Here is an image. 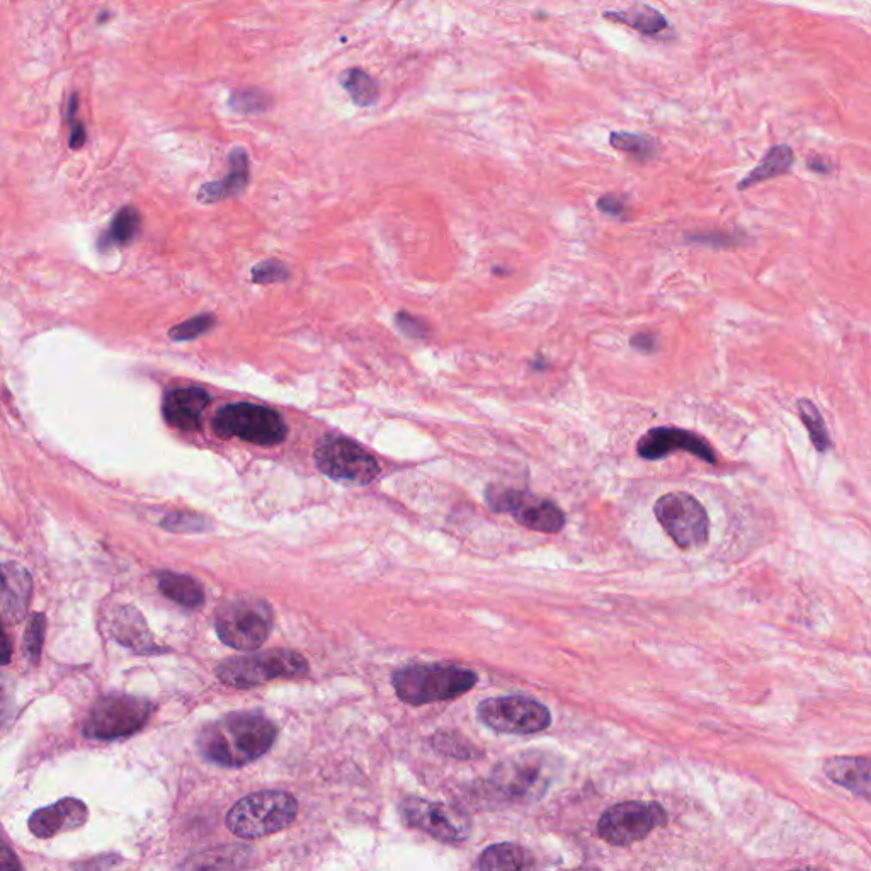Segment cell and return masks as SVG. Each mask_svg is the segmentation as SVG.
<instances>
[{
    "label": "cell",
    "instance_id": "6da1fadb",
    "mask_svg": "<svg viewBox=\"0 0 871 871\" xmlns=\"http://www.w3.org/2000/svg\"><path fill=\"white\" fill-rule=\"evenodd\" d=\"M276 734L274 723L259 713H230L205 727L198 746L211 763L239 768L262 758Z\"/></svg>",
    "mask_w": 871,
    "mask_h": 871
},
{
    "label": "cell",
    "instance_id": "7a4b0ae2",
    "mask_svg": "<svg viewBox=\"0 0 871 871\" xmlns=\"http://www.w3.org/2000/svg\"><path fill=\"white\" fill-rule=\"evenodd\" d=\"M557 778V759L543 751H526L492 769L490 785L507 802L531 803L545 797Z\"/></svg>",
    "mask_w": 871,
    "mask_h": 871
},
{
    "label": "cell",
    "instance_id": "3957f363",
    "mask_svg": "<svg viewBox=\"0 0 871 871\" xmlns=\"http://www.w3.org/2000/svg\"><path fill=\"white\" fill-rule=\"evenodd\" d=\"M475 684V672L450 664H419L404 667L393 674V688L400 700L414 706L453 700L470 691Z\"/></svg>",
    "mask_w": 871,
    "mask_h": 871
},
{
    "label": "cell",
    "instance_id": "277c9868",
    "mask_svg": "<svg viewBox=\"0 0 871 871\" xmlns=\"http://www.w3.org/2000/svg\"><path fill=\"white\" fill-rule=\"evenodd\" d=\"M298 814V803L290 793L257 792L235 803L227 815V826L242 839H259L290 826Z\"/></svg>",
    "mask_w": 871,
    "mask_h": 871
},
{
    "label": "cell",
    "instance_id": "5b68a950",
    "mask_svg": "<svg viewBox=\"0 0 871 871\" xmlns=\"http://www.w3.org/2000/svg\"><path fill=\"white\" fill-rule=\"evenodd\" d=\"M273 610L266 601L252 596L227 599L218 608L215 628L230 649L251 652L264 644L273 630Z\"/></svg>",
    "mask_w": 871,
    "mask_h": 871
},
{
    "label": "cell",
    "instance_id": "8992f818",
    "mask_svg": "<svg viewBox=\"0 0 871 871\" xmlns=\"http://www.w3.org/2000/svg\"><path fill=\"white\" fill-rule=\"evenodd\" d=\"M308 664L302 655L285 649H271L259 654L242 655L218 666V679L234 688H254L274 679H297L305 676Z\"/></svg>",
    "mask_w": 871,
    "mask_h": 871
},
{
    "label": "cell",
    "instance_id": "52a82bcc",
    "mask_svg": "<svg viewBox=\"0 0 871 871\" xmlns=\"http://www.w3.org/2000/svg\"><path fill=\"white\" fill-rule=\"evenodd\" d=\"M213 429L220 438H239L257 446L279 445L288 436L285 419L276 410L249 402L228 404L218 410Z\"/></svg>",
    "mask_w": 871,
    "mask_h": 871
},
{
    "label": "cell",
    "instance_id": "ba28073f",
    "mask_svg": "<svg viewBox=\"0 0 871 871\" xmlns=\"http://www.w3.org/2000/svg\"><path fill=\"white\" fill-rule=\"evenodd\" d=\"M154 706L145 698L106 695L96 701L84 723V734L99 741L130 737L143 729Z\"/></svg>",
    "mask_w": 871,
    "mask_h": 871
},
{
    "label": "cell",
    "instance_id": "9c48e42d",
    "mask_svg": "<svg viewBox=\"0 0 871 871\" xmlns=\"http://www.w3.org/2000/svg\"><path fill=\"white\" fill-rule=\"evenodd\" d=\"M315 465L325 477L349 485H368L378 477L380 465L358 443L344 436H324L314 450Z\"/></svg>",
    "mask_w": 871,
    "mask_h": 871
},
{
    "label": "cell",
    "instance_id": "30bf717a",
    "mask_svg": "<svg viewBox=\"0 0 871 871\" xmlns=\"http://www.w3.org/2000/svg\"><path fill=\"white\" fill-rule=\"evenodd\" d=\"M654 513L679 548L695 550L705 547L710 536V519L696 497L688 492H669L657 499Z\"/></svg>",
    "mask_w": 871,
    "mask_h": 871
},
{
    "label": "cell",
    "instance_id": "8fae6325",
    "mask_svg": "<svg viewBox=\"0 0 871 871\" xmlns=\"http://www.w3.org/2000/svg\"><path fill=\"white\" fill-rule=\"evenodd\" d=\"M480 722L499 734L530 735L543 732L552 723V713L528 696L487 698L477 708Z\"/></svg>",
    "mask_w": 871,
    "mask_h": 871
},
{
    "label": "cell",
    "instance_id": "7c38bea8",
    "mask_svg": "<svg viewBox=\"0 0 871 871\" xmlns=\"http://www.w3.org/2000/svg\"><path fill=\"white\" fill-rule=\"evenodd\" d=\"M666 822L667 812L659 803L621 802L601 815L596 832L611 846H632Z\"/></svg>",
    "mask_w": 871,
    "mask_h": 871
},
{
    "label": "cell",
    "instance_id": "4fadbf2b",
    "mask_svg": "<svg viewBox=\"0 0 871 871\" xmlns=\"http://www.w3.org/2000/svg\"><path fill=\"white\" fill-rule=\"evenodd\" d=\"M485 499L496 513L511 514L528 530L538 533H558L564 530V511L545 497L535 496L526 490L492 485L485 492Z\"/></svg>",
    "mask_w": 871,
    "mask_h": 871
},
{
    "label": "cell",
    "instance_id": "5bb4252c",
    "mask_svg": "<svg viewBox=\"0 0 871 871\" xmlns=\"http://www.w3.org/2000/svg\"><path fill=\"white\" fill-rule=\"evenodd\" d=\"M400 812L407 826L426 832L441 843H462L472 832L467 812L448 803L409 797L400 805Z\"/></svg>",
    "mask_w": 871,
    "mask_h": 871
},
{
    "label": "cell",
    "instance_id": "9a60e30c",
    "mask_svg": "<svg viewBox=\"0 0 871 871\" xmlns=\"http://www.w3.org/2000/svg\"><path fill=\"white\" fill-rule=\"evenodd\" d=\"M676 451H686L701 462L717 465V453L710 443L688 429L674 426L654 427L638 439L637 455L644 460H662Z\"/></svg>",
    "mask_w": 871,
    "mask_h": 871
},
{
    "label": "cell",
    "instance_id": "2e32d148",
    "mask_svg": "<svg viewBox=\"0 0 871 871\" xmlns=\"http://www.w3.org/2000/svg\"><path fill=\"white\" fill-rule=\"evenodd\" d=\"M33 581L28 570L16 562L0 564V621L16 625L28 613Z\"/></svg>",
    "mask_w": 871,
    "mask_h": 871
},
{
    "label": "cell",
    "instance_id": "e0dca14e",
    "mask_svg": "<svg viewBox=\"0 0 871 871\" xmlns=\"http://www.w3.org/2000/svg\"><path fill=\"white\" fill-rule=\"evenodd\" d=\"M89 817L86 803L77 798H63L50 807L36 810L29 819V831L40 839H50L60 832L74 831L84 826Z\"/></svg>",
    "mask_w": 871,
    "mask_h": 871
},
{
    "label": "cell",
    "instance_id": "ac0fdd59",
    "mask_svg": "<svg viewBox=\"0 0 871 871\" xmlns=\"http://www.w3.org/2000/svg\"><path fill=\"white\" fill-rule=\"evenodd\" d=\"M208 405L210 395L203 388H176L167 393L162 412L169 426L189 433L200 429Z\"/></svg>",
    "mask_w": 871,
    "mask_h": 871
},
{
    "label": "cell",
    "instance_id": "d6986e66",
    "mask_svg": "<svg viewBox=\"0 0 871 871\" xmlns=\"http://www.w3.org/2000/svg\"><path fill=\"white\" fill-rule=\"evenodd\" d=\"M251 181V164L244 149H234L228 155V174L213 183H206L198 191V201L215 205L218 201L239 196Z\"/></svg>",
    "mask_w": 871,
    "mask_h": 871
},
{
    "label": "cell",
    "instance_id": "ffe728a7",
    "mask_svg": "<svg viewBox=\"0 0 871 871\" xmlns=\"http://www.w3.org/2000/svg\"><path fill=\"white\" fill-rule=\"evenodd\" d=\"M824 773L836 785L844 786L858 797H870V761L856 756H837L827 759Z\"/></svg>",
    "mask_w": 871,
    "mask_h": 871
},
{
    "label": "cell",
    "instance_id": "44dd1931",
    "mask_svg": "<svg viewBox=\"0 0 871 871\" xmlns=\"http://www.w3.org/2000/svg\"><path fill=\"white\" fill-rule=\"evenodd\" d=\"M603 18L611 23L625 24L642 36H659L669 29V21L661 11L647 4H635L627 11H606Z\"/></svg>",
    "mask_w": 871,
    "mask_h": 871
},
{
    "label": "cell",
    "instance_id": "7402d4cb",
    "mask_svg": "<svg viewBox=\"0 0 871 871\" xmlns=\"http://www.w3.org/2000/svg\"><path fill=\"white\" fill-rule=\"evenodd\" d=\"M793 164H795L793 150L788 145H775V147H771L766 152L758 166L754 167L742 179L737 188H739V191H744V189L752 188L756 184L764 183V181H769V179H775V177L783 176V174H788V172L792 171Z\"/></svg>",
    "mask_w": 871,
    "mask_h": 871
},
{
    "label": "cell",
    "instance_id": "603a6c76",
    "mask_svg": "<svg viewBox=\"0 0 871 871\" xmlns=\"http://www.w3.org/2000/svg\"><path fill=\"white\" fill-rule=\"evenodd\" d=\"M480 870H530L535 858L528 849L513 843L494 844L479 858Z\"/></svg>",
    "mask_w": 871,
    "mask_h": 871
},
{
    "label": "cell",
    "instance_id": "cb8c5ba5",
    "mask_svg": "<svg viewBox=\"0 0 871 871\" xmlns=\"http://www.w3.org/2000/svg\"><path fill=\"white\" fill-rule=\"evenodd\" d=\"M159 589L160 593L174 601V603L188 608V610H196L201 604L205 603V593L203 587L198 582L191 579L189 575L174 574V572H160L159 574Z\"/></svg>",
    "mask_w": 871,
    "mask_h": 871
},
{
    "label": "cell",
    "instance_id": "d4e9b609",
    "mask_svg": "<svg viewBox=\"0 0 871 871\" xmlns=\"http://www.w3.org/2000/svg\"><path fill=\"white\" fill-rule=\"evenodd\" d=\"M113 632L121 644L128 645L131 649L140 650V652L155 649L142 616L131 608H123L118 613L113 623Z\"/></svg>",
    "mask_w": 871,
    "mask_h": 871
},
{
    "label": "cell",
    "instance_id": "484cf974",
    "mask_svg": "<svg viewBox=\"0 0 871 871\" xmlns=\"http://www.w3.org/2000/svg\"><path fill=\"white\" fill-rule=\"evenodd\" d=\"M339 84L359 108H370L378 103L380 97L378 82L363 69L344 70L339 75Z\"/></svg>",
    "mask_w": 871,
    "mask_h": 871
},
{
    "label": "cell",
    "instance_id": "4316f807",
    "mask_svg": "<svg viewBox=\"0 0 871 871\" xmlns=\"http://www.w3.org/2000/svg\"><path fill=\"white\" fill-rule=\"evenodd\" d=\"M228 108L234 113L245 116H257L268 113L273 108V96L259 87H247V89H235L228 97Z\"/></svg>",
    "mask_w": 871,
    "mask_h": 871
},
{
    "label": "cell",
    "instance_id": "83f0119b",
    "mask_svg": "<svg viewBox=\"0 0 871 871\" xmlns=\"http://www.w3.org/2000/svg\"><path fill=\"white\" fill-rule=\"evenodd\" d=\"M610 145L623 154L632 155L640 162L654 159L657 154V143L649 135L630 133V131H611Z\"/></svg>",
    "mask_w": 871,
    "mask_h": 871
},
{
    "label": "cell",
    "instance_id": "f1b7e54d",
    "mask_svg": "<svg viewBox=\"0 0 871 871\" xmlns=\"http://www.w3.org/2000/svg\"><path fill=\"white\" fill-rule=\"evenodd\" d=\"M140 225H142L140 211L135 206H125L116 213L108 234L104 235L103 239L108 245L130 244L140 232Z\"/></svg>",
    "mask_w": 871,
    "mask_h": 871
},
{
    "label": "cell",
    "instance_id": "f546056e",
    "mask_svg": "<svg viewBox=\"0 0 871 871\" xmlns=\"http://www.w3.org/2000/svg\"><path fill=\"white\" fill-rule=\"evenodd\" d=\"M798 412L800 419L809 431L810 441L814 445L815 450L819 453H826L831 448V436L827 433L826 421L817 409V405L810 399L798 400Z\"/></svg>",
    "mask_w": 871,
    "mask_h": 871
},
{
    "label": "cell",
    "instance_id": "4dcf8cb0",
    "mask_svg": "<svg viewBox=\"0 0 871 871\" xmlns=\"http://www.w3.org/2000/svg\"><path fill=\"white\" fill-rule=\"evenodd\" d=\"M46 618L43 613H35L29 618L28 628L24 632V652L33 664H38L45 640Z\"/></svg>",
    "mask_w": 871,
    "mask_h": 871
},
{
    "label": "cell",
    "instance_id": "1f68e13d",
    "mask_svg": "<svg viewBox=\"0 0 871 871\" xmlns=\"http://www.w3.org/2000/svg\"><path fill=\"white\" fill-rule=\"evenodd\" d=\"M215 327V315L205 314L186 320L183 324L172 327L169 337L172 341H193L196 337L203 336Z\"/></svg>",
    "mask_w": 871,
    "mask_h": 871
},
{
    "label": "cell",
    "instance_id": "d6a6232c",
    "mask_svg": "<svg viewBox=\"0 0 871 871\" xmlns=\"http://www.w3.org/2000/svg\"><path fill=\"white\" fill-rule=\"evenodd\" d=\"M290 274V269L286 268V264L276 261V259H269V261L259 262L257 266H254L251 276L252 281L257 285H273L279 281H286L290 278Z\"/></svg>",
    "mask_w": 871,
    "mask_h": 871
},
{
    "label": "cell",
    "instance_id": "836d02e7",
    "mask_svg": "<svg viewBox=\"0 0 871 871\" xmlns=\"http://www.w3.org/2000/svg\"><path fill=\"white\" fill-rule=\"evenodd\" d=\"M162 526L166 530L176 531V533H191V531L205 530L206 523L205 519L201 518V516H196V514L174 513L169 514L162 521Z\"/></svg>",
    "mask_w": 871,
    "mask_h": 871
},
{
    "label": "cell",
    "instance_id": "e575fe53",
    "mask_svg": "<svg viewBox=\"0 0 871 871\" xmlns=\"http://www.w3.org/2000/svg\"><path fill=\"white\" fill-rule=\"evenodd\" d=\"M14 710V681L0 674V727L11 718Z\"/></svg>",
    "mask_w": 871,
    "mask_h": 871
},
{
    "label": "cell",
    "instance_id": "d590c367",
    "mask_svg": "<svg viewBox=\"0 0 871 871\" xmlns=\"http://www.w3.org/2000/svg\"><path fill=\"white\" fill-rule=\"evenodd\" d=\"M598 208L608 217H623L627 213V200L620 194H604L598 200Z\"/></svg>",
    "mask_w": 871,
    "mask_h": 871
},
{
    "label": "cell",
    "instance_id": "8d00e7d4",
    "mask_svg": "<svg viewBox=\"0 0 871 871\" xmlns=\"http://www.w3.org/2000/svg\"><path fill=\"white\" fill-rule=\"evenodd\" d=\"M630 346L642 354H654L659 349V339L652 332H638L630 339Z\"/></svg>",
    "mask_w": 871,
    "mask_h": 871
},
{
    "label": "cell",
    "instance_id": "74e56055",
    "mask_svg": "<svg viewBox=\"0 0 871 871\" xmlns=\"http://www.w3.org/2000/svg\"><path fill=\"white\" fill-rule=\"evenodd\" d=\"M397 325H399L400 331H404L407 336H426L427 327L426 325H424V322H421V320L419 319H414V317H410V315H397Z\"/></svg>",
    "mask_w": 871,
    "mask_h": 871
},
{
    "label": "cell",
    "instance_id": "f35d334b",
    "mask_svg": "<svg viewBox=\"0 0 871 871\" xmlns=\"http://www.w3.org/2000/svg\"><path fill=\"white\" fill-rule=\"evenodd\" d=\"M67 121H69L70 126V149H82V147H84L87 142L86 126H84V123H82V121L77 120V116H75V118H70V120Z\"/></svg>",
    "mask_w": 871,
    "mask_h": 871
},
{
    "label": "cell",
    "instance_id": "ab89813d",
    "mask_svg": "<svg viewBox=\"0 0 871 871\" xmlns=\"http://www.w3.org/2000/svg\"><path fill=\"white\" fill-rule=\"evenodd\" d=\"M23 865L19 863L16 854L0 841V870H21Z\"/></svg>",
    "mask_w": 871,
    "mask_h": 871
},
{
    "label": "cell",
    "instance_id": "60d3db41",
    "mask_svg": "<svg viewBox=\"0 0 871 871\" xmlns=\"http://www.w3.org/2000/svg\"><path fill=\"white\" fill-rule=\"evenodd\" d=\"M12 657V645L11 640L7 637V633L4 632V627H2V621H0V666H6L11 662Z\"/></svg>",
    "mask_w": 871,
    "mask_h": 871
},
{
    "label": "cell",
    "instance_id": "b9f144b4",
    "mask_svg": "<svg viewBox=\"0 0 871 871\" xmlns=\"http://www.w3.org/2000/svg\"><path fill=\"white\" fill-rule=\"evenodd\" d=\"M696 242H703V244H712V242H718L720 247L723 245H727L730 242V237H725V235H695Z\"/></svg>",
    "mask_w": 871,
    "mask_h": 871
},
{
    "label": "cell",
    "instance_id": "7bdbcfd3",
    "mask_svg": "<svg viewBox=\"0 0 871 871\" xmlns=\"http://www.w3.org/2000/svg\"><path fill=\"white\" fill-rule=\"evenodd\" d=\"M809 167L814 172H819V174H829L831 172V164L826 162L824 159H820V157H814V159L809 160Z\"/></svg>",
    "mask_w": 871,
    "mask_h": 871
}]
</instances>
